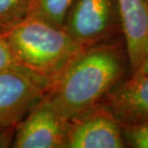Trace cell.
Returning <instances> with one entry per match:
<instances>
[{
	"label": "cell",
	"instance_id": "obj_13",
	"mask_svg": "<svg viewBox=\"0 0 148 148\" xmlns=\"http://www.w3.org/2000/svg\"><path fill=\"white\" fill-rule=\"evenodd\" d=\"M14 130L15 126L0 129V148H9L12 146Z\"/></svg>",
	"mask_w": 148,
	"mask_h": 148
},
{
	"label": "cell",
	"instance_id": "obj_10",
	"mask_svg": "<svg viewBox=\"0 0 148 148\" xmlns=\"http://www.w3.org/2000/svg\"><path fill=\"white\" fill-rule=\"evenodd\" d=\"M32 2L33 0H0V32L26 18Z\"/></svg>",
	"mask_w": 148,
	"mask_h": 148
},
{
	"label": "cell",
	"instance_id": "obj_14",
	"mask_svg": "<svg viewBox=\"0 0 148 148\" xmlns=\"http://www.w3.org/2000/svg\"><path fill=\"white\" fill-rule=\"evenodd\" d=\"M134 73L148 74V42L146 43L145 48L143 50V57H141L140 65H138L137 71L134 72Z\"/></svg>",
	"mask_w": 148,
	"mask_h": 148
},
{
	"label": "cell",
	"instance_id": "obj_2",
	"mask_svg": "<svg viewBox=\"0 0 148 148\" xmlns=\"http://www.w3.org/2000/svg\"><path fill=\"white\" fill-rule=\"evenodd\" d=\"M0 33L22 64L47 88L85 48L64 28L31 17Z\"/></svg>",
	"mask_w": 148,
	"mask_h": 148
},
{
	"label": "cell",
	"instance_id": "obj_5",
	"mask_svg": "<svg viewBox=\"0 0 148 148\" xmlns=\"http://www.w3.org/2000/svg\"><path fill=\"white\" fill-rule=\"evenodd\" d=\"M67 120L45 97L15 125L14 148H66Z\"/></svg>",
	"mask_w": 148,
	"mask_h": 148
},
{
	"label": "cell",
	"instance_id": "obj_4",
	"mask_svg": "<svg viewBox=\"0 0 148 148\" xmlns=\"http://www.w3.org/2000/svg\"><path fill=\"white\" fill-rule=\"evenodd\" d=\"M121 123L102 102L67 121L66 148H123Z\"/></svg>",
	"mask_w": 148,
	"mask_h": 148
},
{
	"label": "cell",
	"instance_id": "obj_7",
	"mask_svg": "<svg viewBox=\"0 0 148 148\" xmlns=\"http://www.w3.org/2000/svg\"><path fill=\"white\" fill-rule=\"evenodd\" d=\"M102 103L121 125L148 120V74L119 82Z\"/></svg>",
	"mask_w": 148,
	"mask_h": 148
},
{
	"label": "cell",
	"instance_id": "obj_6",
	"mask_svg": "<svg viewBox=\"0 0 148 148\" xmlns=\"http://www.w3.org/2000/svg\"><path fill=\"white\" fill-rule=\"evenodd\" d=\"M44 94L45 88L31 78L0 71V129L16 125Z\"/></svg>",
	"mask_w": 148,
	"mask_h": 148
},
{
	"label": "cell",
	"instance_id": "obj_8",
	"mask_svg": "<svg viewBox=\"0 0 148 148\" xmlns=\"http://www.w3.org/2000/svg\"><path fill=\"white\" fill-rule=\"evenodd\" d=\"M132 72L140 65L148 42V8L145 0H116Z\"/></svg>",
	"mask_w": 148,
	"mask_h": 148
},
{
	"label": "cell",
	"instance_id": "obj_12",
	"mask_svg": "<svg viewBox=\"0 0 148 148\" xmlns=\"http://www.w3.org/2000/svg\"><path fill=\"white\" fill-rule=\"evenodd\" d=\"M125 145L133 148H148V120L122 124Z\"/></svg>",
	"mask_w": 148,
	"mask_h": 148
},
{
	"label": "cell",
	"instance_id": "obj_1",
	"mask_svg": "<svg viewBox=\"0 0 148 148\" xmlns=\"http://www.w3.org/2000/svg\"><path fill=\"white\" fill-rule=\"evenodd\" d=\"M123 72L121 46L104 40L81 50L50 84L44 97L68 121L102 102L121 81Z\"/></svg>",
	"mask_w": 148,
	"mask_h": 148
},
{
	"label": "cell",
	"instance_id": "obj_3",
	"mask_svg": "<svg viewBox=\"0 0 148 148\" xmlns=\"http://www.w3.org/2000/svg\"><path fill=\"white\" fill-rule=\"evenodd\" d=\"M119 18L116 0H74L63 28L81 46L104 42L114 33Z\"/></svg>",
	"mask_w": 148,
	"mask_h": 148
},
{
	"label": "cell",
	"instance_id": "obj_11",
	"mask_svg": "<svg viewBox=\"0 0 148 148\" xmlns=\"http://www.w3.org/2000/svg\"><path fill=\"white\" fill-rule=\"evenodd\" d=\"M0 71L14 72V73L21 74L36 81L40 86L45 88V90L47 89V85L20 62V60L17 58L7 40L3 37L1 33H0Z\"/></svg>",
	"mask_w": 148,
	"mask_h": 148
},
{
	"label": "cell",
	"instance_id": "obj_15",
	"mask_svg": "<svg viewBox=\"0 0 148 148\" xmlns=\"http://www.w3.org/2000/svg\"><path fill=\"white\" fill-rule=\"evenodd\" d=\"M145 2H146V5H147V8H148V0H145Z\"/></svg>",
	"mask_w": 148,
	"mask_h": 148
},
{
	"label": "cell",
	"instance_id": "obj_9",
	"mask_svg": "<svg viewBox=\"0 0 148 148\" xmlns=\"http://www.w3.org/2000/svg\"><path fill=\"white\" fill-rule=\"evenodd\" d=\"M74 0H33L28 17L63 28L65 17Z\"/></svg>",
	"mask_w": 148,
	"mask_h": 148
}]
</instances>
